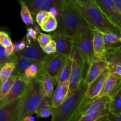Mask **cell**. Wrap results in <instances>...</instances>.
I'll return each mask as SVG.
<instances>
[{
	"mask_svg": "<svg viewBox=\"0 0 121 121\" xmlns=\"http://www.w3.org/2000/svg\"><path fill=\"white\" fill-rule=\"evenodd\" d=\"M52 40H53V39H52V34H47L43 33H40L39 35L38 36L37 39L40 46L42 48L45 47L47 44H48Z\"/></svg>",
	"mask_w": 121,
	"mask_h": 121,
	"instance_id": "836d02e7",
	"label": "cell"
},
{
	"mask_svg": "<svg viewBox=\"0 0 121 121\" xmlns=\"http://www.w3.org/2000/svg\"><path fill=\"white\" fill-rule=\"evenodd\" d=\"M34 120H35V119H34V117L32 115H31L25 118L22 121H34Z\"/></svg>",
	"mask_w": 121,
	"mask_h": 121,
	"instance_id": "bcb514c9",
	"label": "cell"
},
{
	"mask_svg": "<svg viewBox=\"0 0 121 121\" xmlns=\"http://www.w3.org/2000/svg\"><path fill=\"white\" fill-rule=\"evenodd\" d=\"M79 2H82L83 4H87L91 3L92 1V0H78Z\"/></svg>",
	"mask_w": 121,
	"mask_h": 121,
	"instance_id": "7dc6e473",
	"label": "cell"
},
{
	"mask_svg": "<svg viewBox=\"0 0 121 121\" xmlns=\"http://www.w3.org/2000/svg\"><path fill=\"white\" fill-rule=\"evenodd\" d=\"M53 109L52 108V101L50 98L46 96L35 111V113L39 118H47L52 115Z\"/></svg>",
	"mask_w": 121,
	"mask_h": 121,
	"instance_id": "7402d4cb",
	"label": "cell"
},
{
	"mask_svg": "<svg viewBox=\"0 0 121 121\" xmlns=\"http://www.w3.org/2000/svg\"><path fill=\"white\" fill-rule=\"evenodd\" d=\"M121 88V76L117 73H109L102 91L99 97L107 96L113 98Z\"/></svg>",
	"mask_w": 121,
	"mask_h": 121,
	"instance_id": "4fadbf2b",
	"label": "cell"
},
{
	"mask_svg": "<svg viewBox=\"0 0 121 121\" xmlns=\"http://www.w3.org/2000/svg\"><path fill=\"white\" fill-rule=\"evenodd\" d=\"M109 73V70L107 67L95 80L89 85L86 95L87 99H92L99 96L104 88Z\"/></svg>",
	"mask_w": 121,
	"mask_h": 121,
	"instance_id": "9a60e30c",
	"label": "cell"
},
{
	"mask_svg": "<svg viewBox=\"0 0 121 121\" xmlns=\"http://www.w3.org/2000/svg\"><path fill=\"white\" fill-rule=\"evenodd\" d=\"M70 1L91 25L93 30H96L104 33H113L120 37L121 30L104 14L94 0L87 4L82 3L78 0Z\"/></svg>",
	"mask_w": 121,
	"mask_h": 121,
	"instance_id": "3957f363",
	"label": "cell"
},
{
	"mask_svg": "<svg viewBox=\"0 0 121 121\" xmlns=\"http://www.w3.org/2000/svg\"><path fill=\"white\" fill-rule=\"evenodd\" d=\"M21 5V17L24 23L27 26L33 25L35 26L33 20L32 14L28 7L22 2H20Z\"/></svg>",
	"mask_w": 121,
	"mask_h": 121,
	"instance_id": "f546056e",
	"label": "cell"
},
{
	"mask_svg": "<svg viewBox=\"0 0 121 121\" xmlns=\"http://www.w3.org/2000/svg\"><path fill=\"white\" fill-rule=\"evenodd\" d=\"M93 51L95 60H105L106 47L104 42L103 34L96 30H93Z\"/></svg>",
	"mask_w": 121,
	"mask_h": 121,
	"instance_id": "ac0fdd59",
	"label": "cell"
},
{
	"mask_svg": "<svg viewBox=\"0 0 121 121\" xmlns=\"http://www.w3.org/2000/svg\"><path fill=\"white\" fill-rule=\"evenodd\" d=\"M109 112L114 115L121 113V88L112 98L109 106Z\"/></svg>",
	"mask_w": 121,
	"mask_h": 121,
	"instance_id": "f1b7e54d",
	"label": "cell"
},
{
	"mask_svg": "<svg viewBox=\"0 0 121 121\" xmlns=\"http://www.w3.org/2000/svg\"><path fill=\"white\" fill-rule=\"evenodd\" d=\"M57 19L58 28L56 31L71 40L83 31L93 30L91 25L70 0H64L60 14Z\"/></svg>",
	"mask_w": 121,
	"mask_h": 121,
	"instance_id": "6da1fadb",
	"label": "cell"
},
{
	"mask_svg": "<svg viewBox=\"0 0 121 121\" xmlns=\"http://www.w3.org/2000/svg\"><path fill=\"white\" fill-rule=\"evenodd\" d=\"M43 50L45 53L47 54H51L55 53L57 52L56 48V43L55 41L52 40L48 44L46 45L45 47H43Z\"/></svg>",
	"mask_w": 121,
	"mask_h": 121,
	"instance_id": "8d00e7d4",
	"label": "cell"
},
{
	"mask_svg": "<svg viewBox=\"0 0 121 121\" xmlns=\"http://www.w3.org/2000/svg\"><path fill=\"white\" fill-rule=\"evenodd\" d=\"M13 44L11 38L9 37V34L6 33L5 31H1L0 32V44L1 46L6 48Z\"/></svg>",
	"mask_w": 121,
	"mask_h": 121,
	"instance_id": "e575fe53",
	"label": "cell"
},
{
	"mask_svg": "<svg viewBox=\"0 0 121 121\" xmlns=\"http://www.w3.org/2000/svg\"><path fill=\"white\" fill-rule=\"evenodd\" d=\"M72 41L73 46L82 55L86 63L89 65L94 59L93 30H87L81 32L74 37Z\"/></svg>",
	"mask_w": 121,
	"mask_h": 121,
	"instance_id": "5b68a950",
	"label": "cell"
},
{
	"mask_svg": "<svg viewBox=\"0 0 121 121\" xmlns=\"http://www.w3.org/2000/svg\"><path fill=\"white\" fill-rule=\"evenodd\" d=\"M14 47V53L15 54H18L20 52L23 50L26 46V37L23 38L22 40L18 41V42L13 43Z\"/></svg>",
	"mask_w": 121,
	"mask_h": 121,
	"instance_id": "74e56055",
	"label": "cell"
},
{
	"mask_svg": "<svg viewBox=\"0 0 121 121\" xmlns=\"http://www.w3.org/2000/svg\"><path fill=\"white\" fill-rule=\"evenodd\" d=\"M40 27L44 32H54L58 28L57 19L53 15H50L44 22H43V23L40 26Z\"/></svg>",
	"mask_w": 121,
	"mask_h": 121,
	"instance_id": "cb8c5ba5",
	"label": "cell"
},
{
	"mask_svg": "<svg viewBox=\"0 0 121 121\" xmlns=\"http://www.w3.org/2000/svg\"><path fill=\"white\" fill-rule=\"evenodd\" d=\"M20 2H22L28 8L33 16H35L42 5L46 0H18Z\"/></svg>",
	"mask_w": 121,
	"mask_h": 121,
	"instance_id": "83f0119b",
	"label": "cell"
},
{
	"mask_svg": "<svg viewBox=\"0 0 121 121\" xmlns=\"http://www.w3.org/2000/svg\"><path fill=\"white\" fill-rule=\"evenodd\" d=\"M15 68V64L14 63H7L1 68L0 70V80L1 83H2L10 78L14 72Z\"/></svg>",
	"mask_w": 121,
	"mask_h": 121,
	"instance_id": "4dcf8cb0",
	"label": "cell"
},
{
	"mask_svg": "<svg viewBox=\"0 0 121 121\" xmlns=\"http://www.w3.org/2000/svg\"><path fill=\"white\" fill-rule=\"evenodd\" d=\"M108 115L110 121H121V113L119 115H114L109 112Z\"/></svg>",
	"mask_w": 121,
	"mask_h": 121,
	"instance_id": "60d3db41",
	"label": "cell"
},
{
	"mask_svg": "<svg viewBox=\"0 0 121 121\" xmlns=\"http://www.w3.org/2000/svg\"><path fill=\"white\" fill-rule=\"evenodd\" d=\"M108 66V63L106 60H98L93 59L89 65L86 73L85 80L86 83L89 85L95 80Z\"/></svg>",
	"mask_w": 121,
	"mask_h": 121,
	"instance_id": "2e32d148",
	"label": "cell"
},
{
	"mask_svg": "<svg viewBox=\"0 0 121 121\" xmlns=\"http://www.w3.org/2000/svg\"><path fill=\"white\" fill-rule=\"evenodd\" d=\"M112 98L109 96H104L97 97L94 99H89L86 98L85 103L80 108L74 121H79L83 116L93 112L103 110H109Z\"/></svg>",
	"mask_w": 121,
	"mask_h": 121,
	"instance_id": "ba28073f",
	"label": "cell"
},
{
	"mask_svg": "<svg viewBox=\"0 0 121 121\" xmlns=\"http://www.w3.org/2000/svg\"><path fill=\"white\" fill-rule=\"evenodd\" d=\"M17 76H11L2 83H1V89H0V100H2L8 95L11 89L13 87V85L15 81Z\"/></svg>",
	"mask_w": 121,
	"mask_h": 121,
	"instance_id": "4316f807",
	"label": "cell"
},
{
	"mask_svg": "<svg viewBox=\"0 0 121 121\" xmlns=\"http://www.w3.org/2000/svg\"><path fill=\"white\" fill-rule=\"evenodd\" d=\"M22 97L0 106V121H20Z\"/></svg>",
	"mask_w": 121,
	"mask_h": 121,
	"instance_id": "30bf717a",
	"label": "cell"
},
{
	"mask_svg": "<svg viewBox=\"0 0 121 121\" xmlns=\"http://www.w3.org/2000/svg\"><path fill=\"white\" fill-rule=\"evenodd\" d=\"M105 60L108 63L121 66V46L106 48Z\"/></svg>",
	"mask_w": 121,
	"mask_h": 121,
	"instance_id": "44dd1931",
	"label": "cell"
},
{
	"mask_svg": "<svg viewBox=\"0 0 121 121\" xmlns=\"http://www.w3.org/2000/svg\"><path fill=\"white\" fill-rule=\"evenodd\" d=\"M72 68V58L69 57L66 60L60 74L57 77L58 84L62 83L67 80H70Z\"/></svg>",
	"mask_w": 121,
	"mask_h": 121,
	"instance_id": "603a6c76",
	"label": "cell"
},
{
	"mask_svg": "<svg viewBox=\"0 0 121 121\" xmlns=\"http://www.w3.org/2000/svg\"><path fill=\"white\" fill-rule=\"evenodd\" d=\"M108 18L121 30V14L113 0H94Z\"/></svg>",
	"mask_w": 121,
	"mask_h": 121,
	"instance_id": "8fae6325",
	"label": "cell"
},
{
	"mask_svg": "<svg viewBox=\"0 0 121 121\" xmlns=\"http://www.w3.org/2000/svg\"><path fill=\"white\" fill-rule=\"evenodd\" d=\"M39 33L35 28H33V27H28V28H27V34L26 35L33 40H37Z\"/></svg>",
	"mask_w": 121,
	"mask_h": 121,
	"instance_id": "f35d334b",
	"label": "cell"
},
{
	"mask_svg": "<svg viewBox=\"0 0 121 121\" xmlns=\"http://www.w3.org/2000/svg\"><path fill=\"white\" fill-rule=\"evenodd\" d=\"M70 91V80L58 84L53 95L51 101L53 109L59 107L66 99Z\"/></svg>",
	"mask_w": 121,
	"mask_h": 121,
	"instance_id": "e0dca14e",
	"label": "cell"
},
{
	"mask_svg": "<svg viewBox=\"0 0 121 121\" xmlns=\"http://www.w3.org/2000/svg\"><path fill=\"white\" fill-rule=\"evenodd\" d=\"M41 67V62L37 61L26 69L24 73V78L27 81L30 82L38 76Z\"/></svg>",
	"mask_w": 121,
	"mask_h": 121,
	"instance_id": "d4e9b609",
	"label": "cell"
},
{
	"mask_svg": "<svg viewBox=\"0 0 121 121\" xmlns=\"http://www.w3.org/2000/svg\"><path fill=\"white\" fill-rule=\"evenodd\" d=\"M29 82L27 81L24 78L20 76H17L15 81L13 85V87L8 95L0 101V106L5 105L12 100L20 98L23 96L26 92Z\"/></svg>",
	"mask_w": 121,
	"mask_h": 121,
	"instance_id": "7c38bea8",
	"label": "cell"
},
{
	"mask_svg": "<svg viewBox=\"0 0 121 121\" xmlns=\"http://www.w3.org/2000/svg\"><path fill=\"white\" fill-rule=\"evenodd\" d=\"M108 114L102 116V117H100L99 118H98V119H96L95 121H110L108 118Z\"/></svg>",
	"mask_w": 121,
	"mask_h": 121,
	"instance_id": "f6af8a7d",
	"label": "cell"
},
{
	"mask_svg": "<svg viewBox=\"0 0 121 121\" xmlns=\"http://www.w3.org/2000/svg\"><path fill=\"white\" fill-rule=\"evenodd\" d=\"M5 48L6 54L8 56H12L14 54V47L13 44Z\"/></svg>",
	"mask_w": 121,
	"mask_h": 121,
	"instance_id": "7bdbcfd3",
	"label": "cell"
},
{
	"mask_svg": "<svg viewBox=\"0 0 121 121\" xmlns=\"http://www.w3.org/2000/svg\"><path fill=\"white\" fill-rule=\"evenodd\" d=\"M37 78L40 79L46 96H47L50 99H52L54 92V86L57 83L58 84L57 78H53L46 73H43L38 76Z\"/></svg>",
	"mask_w": 121,
	"mask_h": 121,
	"instance_id": "d6986e66",
	"label": "cell"
},
{
	"mask_svg": "<svg viewBox=\"0 0 121 121\" xmlns=\"http://www.w3.org/2000/svg\"><path fill=\"white\" fill-rule=\"evenodd\" d=\"M17 56L14 53L12 56H8L6 54L5 48L3 46H0V67H2L4 66L5 64L9 63H14L16 61V59Z\"/></svg>",
	"mask_w": 121,
	"mask_h": 121,
	"instance_id": "1f68e13d",
	"label": "cell"
},
{
	"mask_svg": "<svg viewBox=\"0 0 121 121\" xmlns=\"http://www.w3.org/2000/svg\"><path fill=\"white\" fill-rule=\"evenodd\" d=\"M71 58L72 60V68L70 78L69 92L75 89L79 86L82 80L84 79L83 76L85 70V64L86 63L83 57L74 46L72 50Z\"/></svg>",
	"mask_w": 121,
	"mask_h": 121,
	"instance_id": "8992f818",
	"label": "cell"
},
{
	"mask_svg": "<svg viewBox=\"0 0 121 121\" xmlns=\"http://www.w3.org/2000/svg\"><path fill=\"white\" fill-rule=\"evenodd\" d=\"M50 15L51 14L49 11H39L35 15V20H36L37 24L40 26L43 23V22H44Z\"/></svg>",
	"mask_w": 121,
	"mask_h": 121,
	"instance_id": "d590c367",
	"label": "cell"
},
{
	"mask_svg": "<svg viewBox=\"0 0 121 121\" xmlns=\"http://www.w3.org/2000/svg\"><path fill=\"white\" fill-rule=\"evenodd\" d=\"M52 39L56 43V53L69 58L71 57L73 48V41L71 39L63 37L55 31L52 34Z\"/></svg>",
	"mask_w": 121,
	"mask_h": 121,
	"instance_id": "5bb4252c",
	"label": "cell"
},
{
	"mask_svg": "<svg viewBox=\"0 0 121 121\" xmlns=\"http://www.w3.org/2000/svg\"><path fill=\"white\" fill-rule=\"evenodd\" d=\"M17 57L15 63V68L12 76H20L24 78L25 71L26 70V69L33 63L37 62V61L29 60V59L18 55H17Z\"/></svg>",
	"mask_w": 121,
	"mask_h": 121,
	"instance_id": "ffe728a7",
	"label": "cell"
},
{
	"mask_svg": "<svg viewBox=\"0 0 121 121\" xmlns=\"http://www.w3.org/2000/svg\"><path fill=\"white\" fill-rule=\"evenodd\" d=\"M109 112V110L95 111L83 116L79 119V121H95L100 117L108 114Z\"/></svg>",
	"mask_w": 121,
	"mask_h": 121,
	"instance_id": "d6a6232c",
	"label": "cell"
},
{
	"mask_svg": "<svg viewBox=\"0 0 121 121\" xmlns=\"http://www.w3.org/2000/svg\"><path fill=\"white\" fill-rule=\"evenodd\" d=\"M46 96L39 78H36L30 82L26 92L22 96L20 121H22L26 117L35 113L38 107Z\"/></svg>",
	"mask_w": 121,
	"mask_h": 121,
	"instance_id": "277c9868",
	"label": "cell"
},
{
	"mask_svg": "<svg viewBox=\"0 0 121 121\" xmlns=\"http://www.w3.org/2000/svg\"><path fill=\"white\" fill-rule=\"evenodd\" d=\"M26 46L24 49L17 55L34 61L42 62L47 58L48 54L44 53L37 40H33L26 35Z\"/></svg>",
	"mask_w": 121,
	"mask_h": 121,
	"instance_id": "9c48e42d",
	"label": "cell"
},
{
	"mask_svg": "<svg viewBox=\"0 0 121 121\" xmlns=\"http://www.w3.org/2000/svg\"><path fill=\"white\" fill-rule=\"evenodd\" d=\"M117 9L121 14V0H113Z\"/></svg>",
	"mask_w": 121,
	"mask_h": 121,
	"instance_id": "ee69618b",
	"label": "cell"
},
{
	"mask_svg": "<svg viewBox=\"0 0 121 121\" xmlns=\"http://www.w3.org/2000/svg\"><path fill=\"white\" fill-rule=\"evenodd\" d=\"M67 58L57 53L48 54L41 62V67L38 76L46 73L53 78H57Z\"/></svg>",
	"mask_w": 121,
	"mask_h": 121,
	"instance_id": "52a82bcc",
	"label": "cell"
},
{
	"mask_svg": "<svg viewBox=\"0 0 121 121\" xmlns=\"http://www.w3.org/2000/svg\"><path fill=\"white\" fill-rule=\"evenodd\" d=\"M50 13L52 15H53V17H56V18H57L58 17H59V14H60V9H59L58 8L56 7H53L50 9L49 10Z\"/></svg>",
	"mask_w": 121,
	"mask_h": 121,
	"instance_id": "b9f144b4",
	"label": "cell"
},
{
	"mask_svg": "<svg viewBox=\"0 0 121 121\" xmlns=\"http://www.w3.org/2000/svg\"><path fill=\"white\" fill-rule=\"evenodd\" d=\"M89 85L82 79L79 86L69 92L65 101L58 108L53 109L51 121H74L80 108L86 99Z\"/></svg>",
	"mask_w": 121,
	"mask_h": 121,
	"instance_id": "7a4b0ae2",
	"label": "cell"
},
{
	"mask_svg": "<svg viewBox=\"0 0 121 121\" xmlns=\"http://www.w3.org/2000/svg\"><path fill=\"white\" fill-rule=\"evenodd\" d=\"M110 73H114L121 76V66L118 65H113V64L108 63V66Z\"/></svg>",
	"mask_w": 121,
	"mask_h": 121,
	"instance_id": "ab89813d",
	"label": "cell"
},
{
	"mask_svg": "<svg viewBox=\"0 0 121 121\" xmlns=\"http://www.w3.org/2000/svg\"><path fill=\"white\" fill-rule=\"evenodd\" d=\"M120 37V39H121V34H120V37Z\"/></svg>",
	"mask_w": 121,
	"mask_h": 121,
	"instance_id": "c3c4849f",
	"label": "cell"
},
{
	"mask_svg": "<svg viewBox=\"0 0 121 121\" xmlns=\"http://www.w3.org/2000/svg\"><path fill=\"white\" fill-rule=\"evenodd\" d=\"M103 38L106 48H112L121 46L120 37L113 33H104Z\"/></svg>",
	"mask_w": 121,
	"mask_h": 121,
	"instance_id": "484cf974",
	"label": "cell"
}]
</instances>
